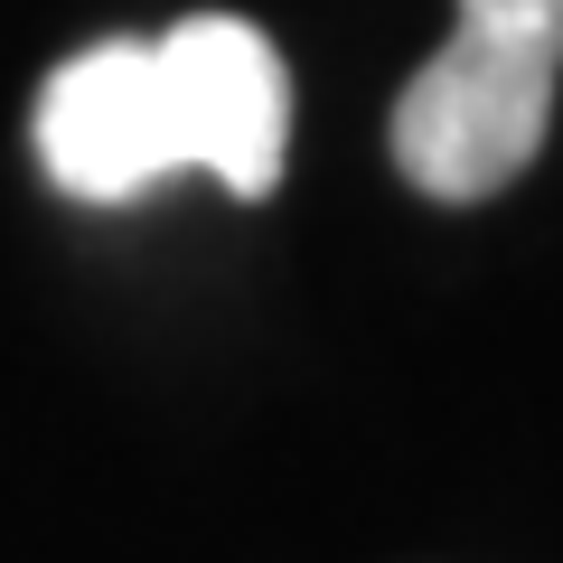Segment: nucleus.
<instances>
[{"label":"nucleus","mask_w":563,"mask_h":563,"mask_svg":"<svg viewBox=\"0 0 563 563\" xmlns=\"http://www.w3.org/2000/svg\"><path fill=\"white\" fill-rule=\"evenodd\" d=\"M563 76V0H461L413 85L395 95V169L442 207H479L544 151Z\"/></svg>","instance_id":"obj_1"},{"label":"nucleus","mask_w":563,"mask_h":563,"mask_svg":"<svg viewBox=\"0 0 563 563\" xmlns=\"http://www.w3.org/2000/svg\"><path fill=\"white\" fill-rule=\"evenodd\" d=\"M161 47L169 122H179V169H217L235 198H273L282 179V141H291V76L282 47L254 20H179Z\"/></svg>","instance_id":"obj_2"},{"label":"nucleus","mask_w":563,"mask_h":563,"mask_svg":"<svg viewBox=\"0 0 563 563\" xmlns=\"http://www.w3.org/2000/svg\"><path fill=\"white\" fill-rule=\"evenodd\" d=\"M38 161L66 198L122 207L151 179L179 169V122H169L161 47L151 38H103L66 57L38 95Z\"/></svg>","instance_id":"obj_3"}]
</instances>
